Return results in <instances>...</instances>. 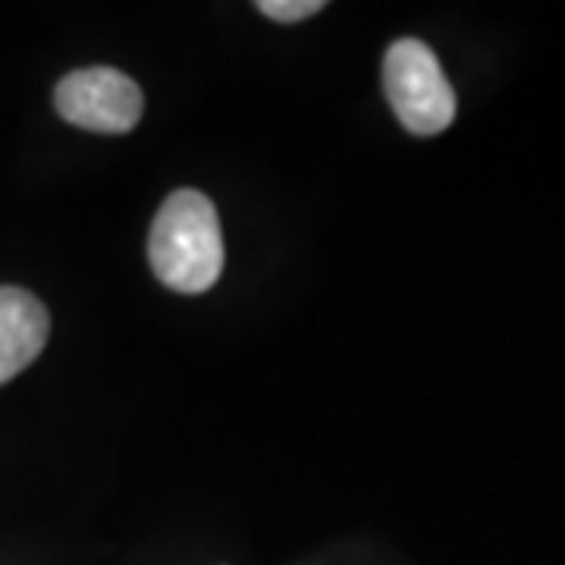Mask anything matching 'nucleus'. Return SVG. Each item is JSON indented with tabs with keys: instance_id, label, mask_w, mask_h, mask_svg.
<instances>
[{
	"instance_id": "nucleus-1",
	"label": "nucleus",
	"mask_w": 565,
	"mask_h": 565,
	"mask_svg": "<svg viewBox=\"0 0 565 565\" xmlns=\"http://www.w3.org/2000/svg\"><path fill=\"white\" fill-rule=\"evenodd\" d=\"M148 262L173 292L195 296L211 289L223 270V233L214 202L195 189L173 192L151 223Z\"/></svg>"
},
{
	"instance_id": "nucleus-2",
	"label": "nucleus",
	"mask_w": 565,
	"mask_h": 565,
	"mask_svg": "<svg viewBox=\"0 0 565 565\" xmlns=\"http://www.w3.org/2000/svg\"><path fill=\"white\" fill-rule=\"evenodd\" d=\"M384 88L399 122L415 136H437L456 117V95L444 66L418 39L396 41L386 51Z\"/></svg>"
},
{
	"instance_id": "nucleus-3",
	"label": "nucleus",
	"mask_w": 565,
	"mask_h": 565,
	"mask_svg": "<svg viewBox=\"0 0 565 565\" xmlns=\"http://www.w3.org/2000/svg\"><path fill=\"white\" fill-rule=\"evenodd\" d=\"M54 107L63 120L104 136L132 132L141 120V88L114 66H88L70 73L54 88Z\"/></svg>"
},
{
	"instance_id": "nucleus-4",
	"label": "nucleus",
	"mask_w": 565,
	"mask_h": 565,
	"mask_svg": "<svg viewBox=\"0 0 565 565\" xmlns=\"http://www.w3.org/2000/svg\"><path fill=\"white\" fill-rule=\"evenodd\" d=\"M51 333L47 308L20 286H0V384L41 355Z\"/></svg>"
},
{
	"instance_id": "nucleus-5",
	"label": "nucleus",
	"mask_w": 565,
	"mask_h": 565,
	"mask_svg": "<svg viewBox=\"0 0 565 565\" xmlns=\"http://www.w3.org/2000/svg\"><path fill=\"white\" fill-rule=\"evenodd\" d=\"M258 10H262L267 20L302 22L308 17H315V13H321L323 3L321 0H262Z\"/></svg>"
}]
</instances>
